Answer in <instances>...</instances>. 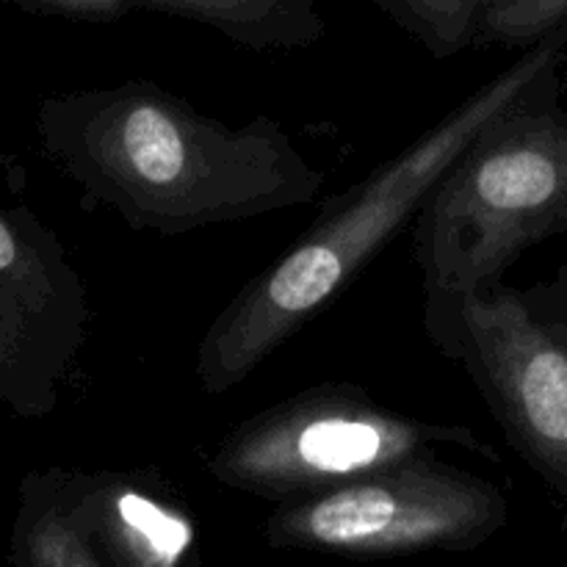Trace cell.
Here are the masks:
<instances>
[{"label":"cell","instance_id":"obj_1","mask_svg":"<svg viewBox=\"0 0 567 567\" xmlns=\"http://www.w3.org/2000/svg\"><path fill=\"white\" fill-rule=\"evenodd\" d=\"M37 133L89 203L161 236L299 208L324 188V172L275 120L233 127L153 81L44 97Z\"/></svg>","mask_w":567,"mask_h":567},{"label":"cell","instance_id":"obj_2","mask_svg":"<svg viewBox=\"0 0 567 567\" xmlns=\"http://www.w3.org/2000/svg\"><path fill=\"white\" fill-rule=\"evenodd\" d=\"M565 64L567 37L529 50L363 181L324 199L299 241L258 271L208 324L194 363L205 396H225L249 380L288 338L341 297L396 233L419 219L465 147Z\"/></svg>","mask_w":567,"mask_h":567},{"label":"cell","instance_id":"obj_3","mask_svg":"<svg viewBox=\"0 0 567 567\" xmlns=\"http://www.w3.org/2000/svg\"><path fill=\"white\" fill-rule=\"evenodd\" d=\"M567 233L565 66L498 114L413 221L424 299L487 291L526 249Z\"/></svg>","mask_w":567,"mask_h":567},{"label":"cell","instance_id":"obj_4","mask_svg":"<svg viewBox=\"0 0 567 567\" xmlns=\"http://www.w3.org/2000/svg\"><path fill=\"white\" fill-rule=\"evenodd\" d=\"M437 446L496 460L463 424L413 419L349 382H321L233 426L205 460L230 491L275 504L302 502L374 476Z\"/></svg>","mask_w":567,"mask_h":567},{"label":"cell","instance_id":"obj_5","mask_svg":"<svg viewBox=\"0 0 567 567\" xmlns=\"http://www.w3.org/2000/svg\"><path fill=\"white\" fill-rule=\"evenodd\" d=\"M421 321L471 377L509 449L567 498V264L526 288L424 299Z\"/></svg>","mask_w":567,"mask_h":567},{"label":"cell","instance_id":"obj_6","mask_svg":"<svg viewBox=\"0 0 567 567\" xmlns=\"http://www.w3.org/2000/svg\"><path fill=\"white\" fill-rule=\"evenodd\" d=\"M507 520L509 502L493 482L421 457L321 496L277 504L264 537L277 551L396 559L474 551Z\"/></svg>","mask_w":567,"mask_h":567},{"label":"cell","instance_id":"obj_7","mask_svg":"<svg viewBox=\"0 0 567 567\" xmlns=\"http://www.w3.org/2000/svg\"><path fill=\"white\" fill-rule=\"evenodd\" d=\"M89 293L64 241L25 205L0 203V408L42 421L89 338Z\"/></svg>","mask_w":567,"mask_h":567},{"label":"cell","instance_id":"obj_8","mask_svg":"<svg viewBox=\"0 0 567 567\" xmlns=\"http://www.w3.org/2000/svg\"><path fill=\"white\" fill-rule=\"evenodd\" d=\"M83 513L111 567H199V524L158 468L78 471Z\"/></svg>","mask_w":567,"mask_h":567},{"label":"cell","instance_id":"obj_9","mask_svg":"<svg viewBox=\"0 0 567 567\" xmlns=\"http://www.w3.org/2000/svg\"><path fill=\"white\" fill-rule=\"evenodd\" d=\"M9 559L11 567H111L89 529L75 468L22 476Z\"/></svg>","mask_w":567,"mask_h":567},{"label":"cell","instance_id":"obj_10","mask_svg":"<svg viewBox=\"0 0 567 567\" xmlns=\"http://www.w3.org/2000/svg\"><path fill=\"white\" fill-rule=\"evenodd\" d=\"M138 14L194 22L247 50H302L327 33L313 0H133Z\"/></svg>","mask_w":567,"mask_h":567},{"label":"cell","instance_id":"obj_11","mask_svg":"<svg viewBox=\"0 0 567 567\" xmlns=\"http://www.w3.org/2000/svg\"><path fill=\"white\" fill-rule=\"evenodd\" d=\"M377 9L419 39L432 59L474 48L485 0H374Z\"/></svg>","mask_w":567,"mask_h":567},{"label":"cell","instance_id":"obj_12","mask_svg":"<svg viewBox=\"0 0 567 567\" xmlns=\"http://www.w3.org/2000/svg\"><path fill=\"white\" fill-rule=\"evenodd\" d=\"M567 37V0H485L476 44L524 53Z\"/></svg>","mask_w":567,"mask_h":567},{"label":"cell","instance_id":"obj_13","mask_svg":"<svg viewBox=\"0 0 567 567\" xmlns=\"http://www.w3.org/2000/svg\"><path fill=\"white\" fill-rule=\"evenodd\" d=\"M17 9L39 17H59L70 22H122L125 17L138 14L133 0H14Z\"/></svg>","mask_w":567,"mask_h":567},{"label":"cell","instance_id":"obj_14","mask_svg":"<svg viewBox=\"0 0 567 567\" xmlns=\"http://www.w3.org/2000/svg\"><path fill=\"white\" fill-rule=\"evenodd\" d=\"M565 105H567V64H565Z\"/></svg>","mask_w":567,"mask_h":567}]
</instances>
